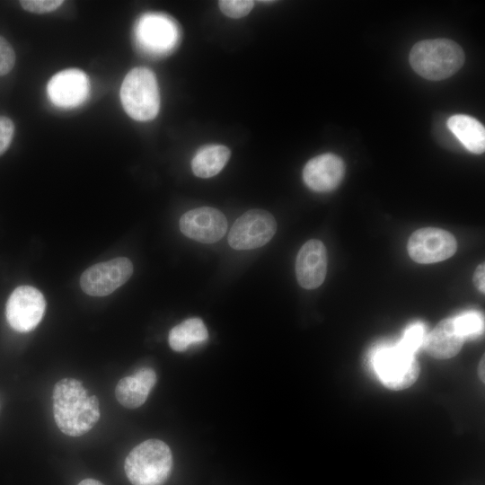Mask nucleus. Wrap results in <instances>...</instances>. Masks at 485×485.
Segmentation results:
<instances>
[{
  "label": "nucleus",
  "mask_w": 485,
  "mask_h": 485,
  "mask_svg": "<svg viewBox=\"0 0 485 485\" xmlns=\"http://www.w3.org/2000/svg\"><path fill=\"white\" fill-rule=\"evenodd\" d=\"M345 165L334 154H323L309 160L303 170L306 186L317 192H328L336 189L342 181Z\"/></svg>",
  "instance_id": "obj_14"
},
{
  "label": "nucleus",
  "mask_w": 485,
  "mask_h": 485,
  "mask_svg": "<svg viewBox=\"0 0 485 485\" xmlns=\"http://www.w3.org/2000/svg\"><path fill=\"white\" fill-rule=\"evenodd\" d=\"M15 64V52L11 44L0 36V76L7 75Z\"/></svg>",
  "instance_id": "obj_23"
},
{
  "label": "nucleus",
  "mask_w": 485,
  "mask_h": 485,
  "mask_svg": "<svg viewBox=\"0 0 485 485\" xmlns=\"http://www.w3.org/2000/svg\"><path fill=\"white\" fill-rule=\"evenodd\" d=\"M53 413L59 430L70 436H79L89 430L100 419L98 398L88 396L76 379L59 380L53 391Z\"/></svg>",
  "instance_id": "obj_1"
},
{
  "label": "nucleus",
  "mask_w": 485,
  "mask_h": 485,
  "mask_svg": "<svg viewBox=\"0 0 485 485\" xmlns=\"http://www.w3.org/2000/svg\"><path fill=\"white\" fill-rule=\"evenodd\" d=\"M464 340L456 329L454 318H447L438 322L426 336L423 345L433 357L446 359L459 353Z\"/></svg>",
  "instance_id": "obj_16"
},
{
  "label": "nucleus",
  "mask_w": 485,
  "mask_h": 485,
  "mask_svg": "<svg viewBox=\"0 0 485 485\" xmlns=\"http://www.w3.org/2000/svg\"><path fill=\"white\" fill-rule=\"evenodd\" d=\"M484 273H485V269H484V264H480L476 270H475V273H474V276H473V282L474 284L476 285V287H478V289L484 293Z\"/></svg>",
  "instance_id": "obj_26"
},
{
  "label": "nucleus",
  "mask_w": 485,
  "mask_h": 485,
  "mask_svg": "<svg viewBox=\"0 0 485 485\" xmlns=\"http://www.w3.org/2000/svg\"><path fill=\"white\" fill-rule=\"evenodd\" d=\"M454 321L456 329L464 339L479 335L483 331V318L477 312L464 313L454 317Z\"/></svg>",
  "instance_id": "obj_20"
},
{
  "label": "nucleus",
  "mask_w": 485,
  "mask_h": 485,
  "mask_svg": "<svg viewBox=\"0 0 485 485\" xmlns=\"http://www.w3.org/2000/svg\"><path fill=\"white\" fill-rule=\"evenodd\" d=\"M139 48L153 56H162L175 48L179 40V29L175 22L161 13L142 16L135 30Z\"/></svg>",
  "instance_id": "obj_7"
},
{
  "label": "nucleus",
  "mask_w": 485,
  "mask_h": 485,
  "mask_svg": "<svg viewBox=\"0 0 485 485\" xmlns=\"http://www.w3.org/2000/svg\"><path fill=\"white\" fill-rule=\"evenodd\" d=\"M479 374L480 377L482 381H484V358L481 359L480 366H479Z\"/></svg>",
  "instance_id": "obj_28"
},
{
  "label": "nucleus",
  "mask_w": 485,
  "mask_h": 485,
  "mask_svg": "<svg viewBox=\"0 0 485 485\" xmlns=\"http://www.w3.org/2000/svg\"><path fill=\"white\" fill-rule=\"evenodd\" d=\"M223 13L231 18H241L247 15L254 5L251 0H222L218 2Z\"/></svg>",
  "instance_id": "obj_22"
},
{
  "label": "nucleus",
  "mask_w": 485,
  "mask_h": 485,
  "mask_svg": "<svg viewBox=\"0 0 485 485\" xmlns=\"http://www.w3.org/2000/svg\"><path fill=\"white\" fill-rule=\"evenodd\" d=\"M457 242L454 236L443 229L420 228L415 231L408 242L410 258L422 264L445 260L454 254Z\"/></svg>",
  "instance_id": "obj_10"
},
{
  "label": "nucleus",
  "mask_w": 485,
  "mask_h": 485,
  "mask_svg": "<svg viewBox=\"0 0 485 485\" xmlns=\"http://www.w3.org/2000/svg\"><path fill=\"white\" fill-rule=\"evenodd\" d=\"M78 485H103L101 481L94 479H84Z\"/></svg>",
  "instance_id": "obj_27"
},
{
  "label": "nucleus",
  "mask_w": 485,
  "mask_h": 485,
  "mask_svg": "<svg viewBox=\"0 0 485 485\" xmlns=\"http://www.w3.org/2000/svg\"><path fill=\"white\" fill-rule=\"evenodd\" d=\"M228 147L208 145L201 147L191 160L193 173L200 178H210L219 173L230 158Z\"/></svg>",
  "instance_id": "obj_18"
},
{
  "label": "nucleus",
  "mask_w": 485,
  "mask_h": 485,
  "mask_svg": "<svg viewBox=\"0 0 485 485\" xmlns=\"http://www.w3.org/2000/svg\"><path fill=\"white\" fill-rule=\"evenodd\" d=\"M277 231L274 216L263 209H251L238 217L228 234V243L235 250H252L268 243Z\"/></svg>",
  "instance_id": "obj_6"
},
{
  "label": "nucleus",
  "mask_w": 485,
  "mask_h": 485,
  "mask_svg": "<svg viewBox=\"0 0 485 485\" xmlns=\"http://www.w3.org/2000/svg\"><path fill=\"white\" fill-rule=\"evenodd\" d=\"M464 52L454 41L434 39L416 43L410 53L411 67L428 80H444L463 65Z\"/></svg>",
  "instance_id": "obj_2"
},
{
  "label": "nucleus",
  "mask_w": 485,
  "mask_h": 485,
  "mask_svg": "<svg viewBox=\"0 0 485 485\" xmlns=\"http://www.w3.org/2000/svg\"><path fill=\"white\" fill-rule=\"evenodd\" d=\"M124 468L133 485H163L172 469L171 449L159 439L146 440L130 451Z\"/></svg>",
  "instance_id": "obj_3"
},
{
  "label": "nucleus",
  "mask_w": 485,
  "mask_h": 485,
  "mask_svg": "<svg viewBox=\"0 0 485 485\" xmlns=\"http://www.w3.org/2000/svg\"><path fill=\"white\" fill-rule=\"evenodd\" d=\"M132 273V262L119 257L87 269L81 277L80 285L87 295L104 296L127 282Z\"/></svg>",
  "instance_id": "obj_9"
},
{
  "label": "nucleus",
  "mask_w": 485,
  "mask_h": 485,
  "mask_svg": "<svg viewBox=\"0 0 485 485\" xmlns=\"http://www.w3.org/2000/svg\"><path fill=\"white\" fill-rule=\"evenodd\" d=\"M326 272L327 251L324 244L319 240H309L296 256L295 274L299 285L305 289H314L322 284Z\"/></svg>",
  "instance_id": "obj_13"
},
{
  "label": "nucleus",
  "mask_w": 485,
  "mask_h": 485,
  "mask_svg": "<svg viewBox=\"0 0 485 485\" xmlns=\"http://www.w3.org/2000/svg\"><path fill=\"white\" fill-rule=\"evenodd\" d=\"M446 126L468 151L478 154L484 152L485 128L476 119L464 114H456L447 119Z\"/></svg>",
  "instance_id": "obj_17"
},
{
  "label": "nucleus",
  "mask_w": 485,
  "mask_h": 485,
  "mask_svg": "<svg viewBox=\"0 0 485 485\" xmlns=\"http://www.w3.org/2000/svg\"><path fill=\"white\" fill-rule=\"evenodd\" d=\"M90 82L86 74L71 68L54 75L48 83L47 93L49 100L57 107L75 108L88 97Z\"/></svg>",
  "instance_id": "obj_12"
},
{
  "label": "nucleus",
  "mask_w": 485,
  "mask_h": 485,
  "mask_svg": "<svg viewBox=\"0 0 485 485\" xmlns=\"http://www.w3.org/2000/svg\"><path fill=\"white\" fill-rule=\"evenodd\" d=\"M22 7L33 13H46L58 8L63 1L61 0H22Z\"/></svg>",
  "instance_id": "obj_24"
},
{
  "label": "nucleus",
  "mask_w": 485,
  "mask_h": 485,
  "mask_svg": "<svg viewBox=\"0 0 485 485\" xmlns=\"http://www.w3.org/2000/svg\"><path fill=\"white\" fill-rule=\"evenodd\" d=\"M45 308L40 291L31 286H21L13 290L6 303V319L13 330L28 332L40 323Z\"/></svg>",
  "instance_id": "obj_8"
},
{
  "label": "nucleus",
  "mask_w": 485,
  "mask_h": 485,
  "mask_svg": "<svg viewBox=\"0 0 485 485\" xmlns=\"http://www.w3.org/2000/svg\"><path fill=\"white\" fill-rule=\"evenodd\" d=\"M181 233L197 242L213 243L219 241L227 231V220L216 208L201 207L183 214L180 219Z\"/></svg>",
  "instance_id": "obj_11"
},
{
  "label": "nucleus",
  "mask_w": 485,
  "mask_h": 485,
  "mask_svg": "<svg viewBox=\"0 0 485 485\" xmlns=\"http://www.w3.org/2000/svg\"><path fill=\"white\" fill-rule=\"evenodd\" d=\"M155 383L156 375L152 368H140L133 375L119 381L115 389L116 398L126 408H138L144 404Z\"/></svg>",
  "instance_id": "obj_15"
},
{
  "label": "nucleus",
  "mask_w": 485,
  "mask_h": 485,
  "mask_svg": "<svg viewBox=\"0 0 485 485\" xmlns=\"http://www.w3.org/2000/svg\"><path fill=\"white\" fill-rule=\"evenodd\" d=\"M372 363L382 383L395 391L412 385L419 374L414 355L398 344L377 349L372 357Z\"/></svg>",
  "instance_id": "obj_5"
},
{
  "label": "nucleus",
  "mask_w": 485,
  "mask_h": 485,
  "mask_svg": "<svg viewBox=\"0 0 485 485\" xmlns=\"http://www.w3.org/2000/svg\"><path fill=\"white\" fill-rule=\"evenodd\" d=\"M120 101L127 114L138 121L154 119L160 108V94L154 74L146 67H136L125 76Z\"/></svg>",
  "instance_id": "obj_4"
},
{
  "label": "nucleus",
  "mask_w": 485,
  "mask_h": 485,
  "mask_svg": "<svg viewBox=\"0 0 485 485\" xmlns=\"http://www.w3.org/2000/svg\"><path fill=\"white\" fill-rule=\"evenodd\" d=\"M425 338L426 334L424 325L422 323L416 322L406 329L403 337L398 345L406 351L414 355L419 348L424 344Z\"/></svg>",
  "instance_id": "obj_21"
},
{
  "label": "nucleus",
  "mask_w": 485,
  "mask_h": 485,
  "mask_svg": "<svg viewBox=\"0 0 485 485\" xmlns=\"http://www.w3.org/2000/svg\"><path fill=\"white\" fill-rule=\"evenodd\" d=\"M14 133V124L7 117L0 115V155L3 154L11 145Z\"/></svg>",
  "instance_id": "obj_25"
},
{
  "label": "nucleus",
  "mask_w": 485,
  "mask_h": 485,
  "mask_svg": "<svg viewBox=\"0 0 485 485\" xmlns=\"http://www.w3.org/2000/svg\"><path fill=\"white\" fill-rule=\"evenodd\" d=\"M207 330L200 318H189L174 326L169 333V345L178 352L185 351L190 345L207 340Z\"/></svg>",
  "instance_id": "obj_19"
}]
</instances>
